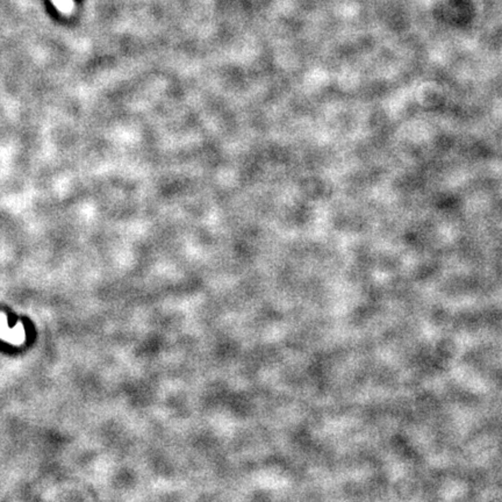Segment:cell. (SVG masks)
Instances as JSON below:
<instances>
[{
  "label": "cell",
  "instance_id": "cell-1",
  "mask_svg": "<svg viewBox=\"0 0 502 502\" xmlns=\"http://www.w3.org/2000/svg\"><path fill=\"white\" fill-rule=\"evenodd\" d=\"M0 338L14 345H21L25 341V330L21 322H18L14 328L7 326L5 314L0 313Z\"/></svg>",
  "mask_w": 502,
  "mask_h": 502
}]
</instances>
